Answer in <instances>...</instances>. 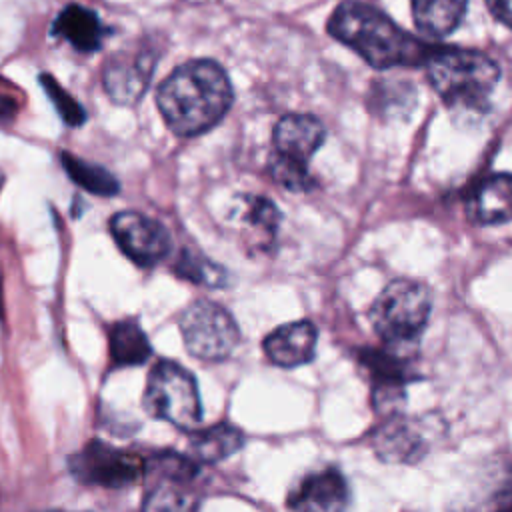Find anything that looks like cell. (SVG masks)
<instances>
[{
	"label": "cell",
	"mask_w": 512,
	"mask_h": 512,
	"mask_svg": "<svg viewBox=\"0 0 512 512\" xmlns=\"http://www.w3.org/2000/svg\"><path fill=\"white\" fill-rule=\"evenodd\" d=\"M60 162L68 176L86 192L96 196H114L120 190V182L112 172L100 164H92L72 152H60Z\"/></svg>",
	"instance_id": "obj_22"
},
{
	"label": "cell",
	"mask_w": 512,
	"mask_h": 512,
	"mask_svg": "<svg viewBox=\"0 0 512 512\" xmlns=\"http://www.w3.org/2000/svg\"><path fill=\"white\" fill-rule=\"evenodd\" d=\"M268 172L280 186H284L286 190H292V192H306L314 186V180L308 172V166L284 160L276 154H270Z\"/></svg>",
	"instance_id": "obj_26"
},
{
	"label": "cell",
	"mask_w": 512,
	"mask_h": 512,
	"mask_svg": "<svg viewBox=\"0 0 512 512\" xmlns=\"http://www.w3.org/2000/svg\"><path fill=\"white\" fill-rule=\"evenodd\" d=\"M468 0H412V16L420 32L448 36L462 20Z\"/></svg>",
	"instance_id": "obj_20"
},
{
	"label": "cell",
	"mask_w": 512,
	"mask_h": 512,
	"mask_svg": "<svg viewBox=\"0 0 512 512\" xmlns=\"http://www.w3.org/2000/svg\"><path fill=\"white\" fill-rule=\"evenodd\" d=\"M244 446V434L232 424H216L192 434L190 450L196 462H220Z\"/></svg>",
	"instance_id": "obj_19"
},
{
	"label": "cell",
	"mask_w": 512,
	"mask_h": 512,
	"mask_svg": "<svg viewBox=\"0 0 512 512\" xmlns=\"http://www.w3.org/2000/svg\"><path fill=\"white\" fill-rule=\"evenodd\" d=\"M110 230L120 250L138 266H154L172 248V238L164 224L142 212H118L110 220Z\"/></svg>",
	"instance_id": "obj_9"
},
{
	"label": "cell",
	"mask_w": 512,
	"mask_h": 512,
	"mask_svg": "<svg viewBox=\"0 0 512 512\" xmlns=\"http://www.w3.org/2000/svg\"><path fill=\"white\" fill-rule=\"evenodd\" d=\"M398 346L366 348L360 352V364L372 376L374 406L378 410H392L404 400V386L416 378L408 358L400 356Z\"/></svg>",
	"instance_id": "obj_11"
},
{
	"label": "cell",
	"mask_w": 512,
	"mask_h": 512,
	"mask_svg": "<svg viewBox=\"0 0 512 512\" xmlns=\"http://www.w3.org/2000/svg\"><path fill=\"white\" fill-rule=\"evenodd\" d=\"M176 272L182 278H188L190 282L218 288L226 284V272L206 256L192 252V250H182L176 262Z\"/></svg>",
	"instance_id": "obj_24"
},
{
	"label": "cell",
	"mask_w": 512,
	"mask_h": 512,
	"mask_svg": "<svg viewBox=\"0 0 512 512\" xmlns=\"http://www.w3.org/2000/svg\"><path fill=\"white\" fill-rule=\"evenodd\" d=\"M466 214L478 226L512 220V174H492L480 180L466 200Z\"/></svg>",
	"instance_id": "obj_15"
},
{
	"label": "cell",
	"mask_w": 512,
	"mask_h": 512,
	"mask_svg": "<svg viewBox=\"0 0 512 512\" xmlns=\"http://www.w3.org/2000/svg\"><path fill=\"white\" fill-rule=\"evenodd\" d=\"M152 354L148 336L132 318L120 320L110 328V356L114 366H140Z\"/></svg>",
	"instance_id": "obj_21"
},
{
	"label": "cell",
	"mask_w": 512,
	"mask_h": 512,
	"mask_svg": "<svg viewBox=\"0 0 512 512\" xmlns=\"http://www.w3.org/2000/svg\"><path fill=\"white\" fill-rule=\"evenodd\" d=\"M158 482L150 488L142 512H198L200 498L190 488L192 480L156 476Z\"/></svg>",
	"instance_id": "obj_18"
},
{
	"label": "cell",
	"mask_w": 512,
	"mask_h": 512,
	"mask_svg": "<svg viewBox=\"0 0 512 512\" xmlns=\"http://www.w3.org/2000/svg\"><path fill=\"white\" fill-rule=\"evenodd\" d=\"M448 512H512V462L496 460L476 470Z\"/></svg>",
	"instance_id": "obj_10"
},
{
	"label": "cell",
	"mask_w": 512,
	"mask_h": 512,
	"mask_svg": "<svg viewBox=\"0 0 512 512\" xmlns=\"http://www.w3.org/2000/svg\"><path fill=\"white\" fill-rule=\"evenodd\" d=\"M378 458L394 464H412L426 452V438L408 418H392L374 434Z\"/></svg>",
	"instance_id": "obj_17"
},
{
	"label": "cell",
	"mask_w": 512,
	"mask_h": 512,
	"mask_svg": "<svg viewBox=\"0 0 512 512\" xmlns=\"http://www.w3.org/2000/svg\"><path fill=\"white\" fill-rule=\"evenodd\" d=\"M144 408L176 428H196L202 420V404L194 376L176 362H158L148 376Z\"/></svg>",
	"instance_id": "obj_5"
},
{
	"label": "cell",
	"mask_w": 512,
	"mask_h": 512,
	"mask_svg": "<svg viewBox=\"0 0 512 512\" xmlns=\"http://www.w3.org/2000/svg\"><path fill=\"white\" fill-rule=\"evenodd\" d=\"M2 184H4V174L0 172V190H2Z\"/></svg>",
	"instance_id": "obj_29"
},
{
	"label": "cell",
	"mask_w": 512,
	"mask_h": 512,
	"mask_svg": "<svg viewBox=\"0 0 512 512\" xmlns=\"http://www.w3.org/2000/svg\"><path fill=\"white\" fill-rule=\"evenodd\" d=\"M326 130L322 122L310 114H286L274 126V152L276 156L308 166L310 156L322 146Z\"/></svg>",
	"instance_id": "obj_13"
},
{
	"label": "cell",
	"mask_w": 512,
	"mask_h": 512,
	"mask_svg": "<svg viewBox=\"0 0 512 512\" xmlns=\"http://www.w3.org/2000/svg\"><path fill=\"white\" fill-rule=\"evenodd\" d=\"M160 46L150 38L124 44L108 56L102 70V84L112 102L120 106L136 104L150 86Z\"/></svg>",
	"instance_id": "obj_7"
},
{
	"label": "cell",
	"mask_w": 512,
	"mask_h": 512,
	"mask_svg": "<svg viewBox=\"0 0 512 512\" xmlns=\"http://www.w3.org/2000/svg\"><path fill=\"white\" fill-rule=\"evenodd\" d=\"M20 112V96L6 82H0V126H10Z\"/></svg>",
	"instance_id": "obj_27"
},
{
	"label": "cell",
	"mask_w": 512,
	"mask_h": 512,
	"mask_svg": "<svg viewBox=\"0 0 512 512\" xmlns=\"http://www.w3.org/2000/svg\"><path fill=\"white\" fill-rule=\"evenodd\" d=\"M424 64L436 94L454 108L484 110L500 78L496 62L478 50L432 48Z\"/></svg>",
	"instance_id": "obj_3"
},
{
	"label": "cell",
	"mask_w": 512,
	"mask_h": 512,
	"mask_svg": "<svg viewBox=\"0 0 512 512\" xmlns=\"http://www.w3.org/2000/svg\"><path fill=\"white\" fill-rule=\"evenodd\" d=\"M156 104L174 134L198 136L224 118L232 104V86L214 60H192L160 84Z\"/></svg>",
	"instance_id": "obj_1"
},
{
	"label": "cell",
	"mask_w": 512,
	"mask_h": 512,
	"mask_svg": "<svg viewBox=\"0 0 512 512\" xmlns=\"http://www.w3.org/2000/svg\"><path fill=\"white\" fill-rule=\"evenodd\" d=\"M38 80H40V86L44 88L46 96L50 98L52 106L56 108V112H58V116L62 118L64 124H68L72 128H78L86 122V110L82 108V104L66 88H62L52 74L42 72L38 76Z\"/></svg>",
	"instance_id": "obj_25"
},
{
	"label": "cell",
	"mask_w": 512,
	"mask_h": 512,
	"mask_svg": "<svg viewBox=\"0 0 512 512\" xmlns=\"http://www.w3.org/2000/svg\"><path fill=\"white\" fill-rule=\"evenodd\" d=\"M70 470L84 484L126 488L136 484L146 474V462L134 452L92 440L78 454H74L70 460Z\"/></svg>",
	"instance_id": "obj_8"
},
{
	"label": "cell",
	"mask_w": 512,
	"mask_h": 512,
	"mask_svg": "<svg viewBox=\"0 0 512 512\" xmlns=\"http://www.w3.org/2000/svg\"><path fill=\"white\" fill-rule=\"evenodd\" d=\"M432 308L430 290L416 282L398 278L384 286L370 308V322L388 346H410L422 334Z\"/></svg>",
	"instance_id": "obj_4"
},
{
	"label": "cell",
	"mask_w": 512,
	"mask_h": 512,
	"mask_svg": "<svg viewBox=\"0 0 512 512\" xmlns=\"http://www.w3.org/2000/svg\"><path fill=\"white\" fill-rule=\"evenodd\" d=\"M318 330L308 320L288 322L274 328L262 342L270 362L284 368H294L312 360L316 352Z\"/></svg>",
	"instance_id": "obj_14"
},
{
	"label": "cell",
	"mask_w": 512,
	"mask_h": 512,
	"mask_svg": "<svg viewBox=\"0 0 512 512\" xmlns=\"http://www.w3.org/2000/svg\"><path fill=\"white\" fill-rule=\"evenodd\" d=\"M178 324L186 350L200 360H224L240 340L230 312L212 300H196L186 306Z\"/></svg>",
	"instance_id": "obj_6"
},
{
	"label": "cell",
	"mask_w": 512,
	"mask_h": 512,
	"mask_svg": "<svg viewBox=\"0 0 512 512\" xmlns=\"http://www.w3.org/2000/svg\"><path fill=\"white\" fill-rule=\"evenodd\" d=\"M328 32L374 68L418 66L432 52V46L398 28L374 6L352 0L332 12Z\"/></svg>",
	"instance_id": "obj_2"
},
{
	"label": "cell",
	"mask_w": 512,
	"mask_h": 512,
	"mask_svg": "<svg viewBox=\"0 0 512 512\" xmlns=\"http://www.w3.org/2000/svg\"><path fill=\"white\" fill-rule=\"evenodd\" d=\"M50 34L54 38L66 40L74 50L88 54L102 48L110 30L94 10L80 4H68L52 22Z\"/></svg>",
	"instance_id": "obj_16"
},
{
	"label": "cell",
	"mask_w": 512,
	"mask_h": 512,
	"mask_svg": "<svg viewBox=\"0 0 512 512\" xmlns=\"http://www.w3.org/2000/svg\"><path fill=\"white\" fill-rule=\"evenodd\" d=\"M486 6L496 20L512 30V0H486Z\"/></svg>",
	"instance_id": "obj_28"
},
{
	"label": "cell",
	"mask_w": 512,
	"mask_h": 512,
	"mask_svg": "<svg viewBox=\"0 0 512 512\" xmlns=\"http://www.w3.org/2000/svg\"><path fill=\"white\" fill-rule=\"evenodd\" d=\"M242 220L256 234V238L266 246L276 236V230L280 224V212L268 198L246 196L244 208H242Z\"/></svg>",
	"instance_id": "obj_23"
},
{
	"label": "cell",
	"mask_w": 512,
	"mask_h": 512,
	"mask_svg": "<svg viewBox=\"0 0 512 512\" xmlns=\"http://www.w3.org/2000/svg\"><path fill=\"white\" fill-rule=\"evenodd\" d=\"M348 506V482L334 468L306 474L288 494V508L292 512H346Z\"/></svg>",
	"instance_id": "obj_12"
}]
</instances>
